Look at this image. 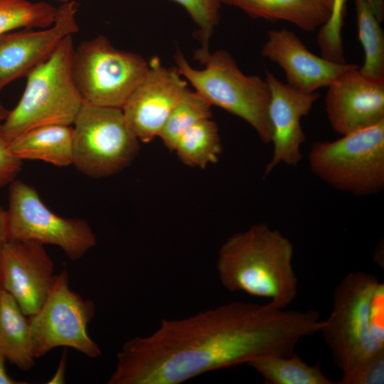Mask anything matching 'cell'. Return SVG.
<instances>
[{
    "label": "cell",
    "instance_id": "obj_32",
    "mask_svg": "<svg viewBox=\"0 0 384 384\" xmlns=\"http://www.w3.org/2000/svg\"><path fill=\"white\" fill-rule=\"evenodd\" d=\"M5 356L0 351V384H21L26 383V382H19L10 378L6 372L4 363L6 361Z\"/></svg>",
    "mask_w": 384,
    "mask_h": 384
},
{
    "label": "cell",
    "instance_id": "obj_25",
    "mask_svg": "<svg viewBox=\"0 0 384 384\" xmlns=\"http://www.w3.org/2000/svg\"><path fill=\"white\" fill-rule=\"evenodd\" d=\"M347 0H333L328 21L319 28L317 43L321 56L336 63L344 60L341 36Z\"/></svg>",
    "mask_w": 384,
    "mask_h": 384
},
{
    "label": "cell",
    "instance_id": "obj_10",
    "mask_svg": "<svg viewBox=\"0 0 384 384\" xmlns=\"http://www.w3.org/2000/svg\"><path fill=\"white\" fill-rule=\"evenodd\" d=\"M95 314L94 302L70 289L64 269L41 309L28 317L35 358L58 347L72 348L91 358L100 356L101 350L87 329Z\"/></svg>",
    "mask_w": 384,
    "mask_h": 384
},
{
    "label": "cell",
    "instance_id": "obj_26",
    "mask_svg": "<svg viewBox=\"0 0 384 384\" xmlns=\"http://www.w3.org/2000/svg\"><path fill=\"white\" fill-rule=\"evenodd\" d=\"M181 5L198 27L197 34L201 46L194 55L210 52V40L220 17V0H171Z\"/></svg>",
    "mask_w": 384,
    "mask_h": 384
},
{
    "label": "cell",
    "instance_id": "obj_11",
    "mask_svg": "<svg viewBox=\"0 0 384 384\" xmlns=\"http://www.w3.org/2000/svg\"><path fill=\"white\" fill-rule=\"evenodd\" d=\"M122 110L127 123L144 143L159 137L188 82L175 66L164 65L158 56Z\"/></svg>",
    "mask_w": 384,
    "mask_h": 384
},
{
    "label": "cell",
    "instance_id": "obj_6",
    "mask_svg": "<svg viewBox=\"0 0 384 384\" xmlns=\"http://www.w3.org/2000/svg\"><path fill=\"white\" fill-rule=\"evenodd\" d=\"M311 172L331 187L356 196L384 188V121L312 144L308 156Z\"/></svg>",
    "mask_w": 384,
    "mask_h": 384
},
{
    "label": "cell",
    "instance_id": "obj_19",
    "mask_svg": "<svg viewBox=\"0 0 384 384\" xmlns=\"http://www.w3.org/2000/svg\"><path fill=\"white\" fill-rule=\"evenodd\" d=\"M0 351L23 371L35 362L29 319L15 299L0 288Z\"/></svg>",
    "mask_w": 384,
    "mask_h": 384
},
{
    "label": "cell",
    "instance_id": "obj_29",
    "mask_svg": "<svg viewBox=\"0 0 384 384\" xmlns=\"http://www.w3.org/2000/svg\"><path fill=\"white\" fill-rule=\"evenodd\" d=\"M383 381L384 351L364 364L348 384H383Z\"/></svg>",
    "mask_w": 384,
    "mask_h": 384
},
{
    "label": "cell",
    "instance_id": "obj_4",
    "mask_svg": "<svg viewBox=\"0 0 384 384\" xmlns=\"http://www.w3.org/2000/svg\"><path fill=\"white\" fill-rule=\"evenodd\" d=\"M194 58L203 68H193L180 51L176 53V67L183 78L211 106L242 119L254 129L261 142L271 143L267 113L270 92L265 79L245 75L225 50Z\"/></svg>",
    "mask_w": 384,
    "mask_h": 384
},
{
    "label": "cell",
    "instance_id": "obj_34",
    "mask_svg": "<svg viewBox=\"0 0 384 384\" xmlns=\"http://www.w3.org/2000/svg\"><path fill=\"white\" fill-rule=\"evenodd\" d=\"M9 111L5 108L0 100V124L2 123L8 116Z\"/></svg>",
    "mask_w": 384,
    "mask_h": 384
},
{
    "label": "cell",
    "instance_id": "obj_24",
    "mask_svg": "<svg viewBox=\"0 0 384 384\" xmlns=\"http://www.w3.org/2000/svg\"><path fill=\"white\" fill-rule=\"evenodd\" d=\"M57 8L45 1L0 0V36L21 28H44L55 19Z\"/></svg>",
    "mask_w": 384,
    "mask_h": 384
},
{
    "label": "cell",
    "instance_id": "obj_1",
    "mask_svg": "<svg viewBox=\"0 0 384 384\" xmlns=\"http://www.w3.org/2000/svg\"><path fill=\"white\" fill-rule=\"evenodd\" d=\"M313 309L233 302L178 319H162L150 335L126 341L107 384H181L203 373L263 356H290L322 327Z\"/></svg>",
    "mask_w": 384,
    "mask_h": 384
},
{
    "label": "cell",
    "instance_id": "obj_35",
    "mask_svg": "<svg viewBox=\"0 0 384 384\" xmlns=\"http://www.w3.org/2000/svg\"><path fill=\"white\" fill-rule=\"evenodd\" d=\"M324 6H325L330 13L333 0H318Z\"/></svg>",
    "mask_w": 384,
    "mask_h": 384
},
{
    "label": "cell",
    "instance_id": "obj_33",
    "mask_svg": "<svg viewBox=\"0 0 384 384\" xmlns=\"http://www.w3.org/2000/svg\"><path fill=\"white\" fill-rule=\"evenodd\" d=\"M378 19L382 22L384 19V0H366Z\"/></svg>",
    "mask_w": 384,
    "mask_h": 384
},
{
    "label": "cell",
    "instance_id": "obj_12",
    "mask_svg": "<svg viewBox=\"0 0 384 384\" xmlns=\"http://www.w3.org/2000/svg\"><path fill=\"white\" fill-rule=\"evenodd\" d=\"M74 0L57 7L54 23L44 28H21L0 36V91L26 76L48 58L60 41L79 31Z\"/></svg>",
    "mask_w": 384,
    "mask_h": 384
},
{
    "label": "cell",
    "instance_id": "obj_8",
    "mask_svg": "<svg viewBox=\"0 0 384 384\" xmlns=\"http://www.w3.org/2000/svg\"><path fill=\"white\" fill-rule=\"evenodd\" d=\"M149 63L140 55L113 46L102 35L74 49L73 74L83 101L122 108L142 80Z\"/></svg>",
    "mask_w": 384,
    "mask_h": 384
},
{
    "label": "cell",
    "instance_id": "obj_9",
    "mask_svg": "<svg viewBox=\"0 0 384 384\" xmlns=\"http://www.w3.org/2000/svg\"><path fill=\"white\" fill-rule=\"evenodd\" d=\"M9 186V240L55 245L73 261L96 245V235L87 221L54 213L35 188L22 181L15 179Z\"/></svg>",
    "mask_w": 384,
    "mask_h": 384
},
{
    "label": "cell",
    "instance_id": "obj_3",
    "mask_svg": "<svg viewBox=\"0 0 384 384\" xmlns=\"http://www.w3.org/2000/svg\"><path fill=\"white\" fill-rule=\"evenodd\" d=\"M74 49L73 36H66L26 76L21 99L1 124L9 143L34 127L73 124L83 103L73 74Z\"/></svg>",
    "mask_w": 384,
    "mask_h": 384
},
{
    "label": "cell",
    "instance_id": "obj_21",
    "mask_svg": "<svg viewBox=\"0 0 384 384\" xmlns=\"http://www.w3.org/2000/svg\"><path fill=\"white\" fill-rule=\"evenodd\" d=\"M174 151L191 167L204 169L217 162L222 145L216 123L210 118L198 122L182 134Z\"/></svg>",
    "mask_w": 384,
    "mask_h": 384
},
{
    "label": "cell",
    "instance_id": "obj_5",
    "mask_svg": "<svg viewBox=\"0 0 384 384\" xmlns=\"http://www.w3.org/2000/svg\"><path fill=\"white\" fill-rule=\"evenodd\" d=\"M378 279L365 272L346 274L334 292L331 313L319 332L342 371L338 384H348L361 367L384 351L370 331L368 306Z\"/></svg>",
    "mask_w": 384,
    "mask_h": 384
},
{
    "label": "cell",
    "instance_id": "obj_20",
    "mask_svg": "<svg viewBox=\"0 0 384 384\" xmlns=\"http://www.w3.org/2000/svg\"><path fill=\"white\" fill-rule=\"evenodd\" d=\"M267 384H334L321 369L319 363L310 366L297 353L290 356H268L247 363Z\"/></svg>",
    "mask_w": 384,
    "mask_h": 384
},
{
    "label": "cell",
    "instance_id": "obj_31",
    "mask_svg": "<svg viewBox=\"0 0 384 384\" xmlns=\"http://www.w3.org/2000/svg\"><path fill=\"white\" fill-rule=\"evenodd\" d=\"M67 365L66 353H63L61 356L58 366L55 373L52 378L47 382L48 384H62L65 383V371Z\"/></svg>",
    "mask_w": 384,
    "mask_h": 384
},
{
    "label": "cell",
    "instance_id": "obj_14",
    "mask_svg": "<svg viewBox=\"0 0 384 384\" xmlns=\"http://www.w3.org/2000/svg\"><path fill=\"white\" fill-rule=\"evenodd\" d=\"M270 99L268 118L272 130V156L265 169L267 176L280 164L296 167L302 159L301 146L306 137L301 125L302 117L308 115L319 99L316 92L297 90L265 71Z\"/></svg>",
    "mask_w": 384,
    "mask_h": 384
},
{
    "label": "cell",
    "instance_id": "obj_18",
    "mask_svg": "<svg viewBox=\"0 0 384 384\" xmlns=\"http://www.w3.org/2000/svg\"><path fill=\"white\" fill-rule=\"evenodd\" d=\"M250 16L272 22L283 21L311 32L323 26L329 11L318 0H220Z\"/></svg>",
    "mask_w": 384,
    "mask_h": 384
},
{
    "label": "cell",
    "instance_id": "obj_27",
    "mask_svg": "<svg viewBox=\"0 0 384 384\" xmlns=\"http://www.w3.org/2000/svg\"><path fill=\"white\" fill-rule=\"evenodd\" d=\"M368 319L373 338L384 345V284L379 281L370 297Z\"/></svg>",
    "mask_w": 384,
    "mask_h": 384
},
{
    "label": "cell",
    "instance_id": "obj_36",
    "mask_svg": "<svg viewBox=\"0 0 384 384\" xmlns=\"http://www.w3.org/2000/svg\"><path fill=\"white\" fill-rule=\"evenodd\" d=\"M54 1L60 2V4H63V3L67 2V1H68L70 0H54Z\"/></svg>",
    "mask_w": 384,
    "mask_h": 384
},
{
    "label": "cell",
    "instance_id": "obj_23",
    "mask_svg": "<svg viewBox=\"0 0 384 384\" xmlns=\"http://www.w3.org/2000/svg\"><path fill=\"white\" fill-rule=\"evenodd\" d=\"M211 107L199 93L186 87L159 136L164 146L174 151L184 132L198 122L211 118Z\"/></svg>",
    "mask_w": 384,
    "mask_h": 384
},
{
    "label": "cell",
    "instance_id": "obj_13",
    "mask_svg": "<svg viewBox=\"0 0 384 384\" xmlns=\"http://www.w3.org/2000/svg\"><path fill=\"white\" fill-rule=\"evenodd\" d=\"M55 278L44 245L15 240L6 242L0 257V288L15 299L27 316L41 309Z\"/></svg>",
    "mask_w": 384,
    "mask_h": 384
},
{
    "label": "cell",
    "instance_id": "obj_2",
    "mask_svg": "<svg viewBox=\"0 0 384 384\" xmlns=\"http://www.w3.org/2000/svg\"><path fill=\"white\" fill-rule=\"evenodd\" d=\"M293 255L289 239L260 223L228 238L218 251L216 269L227 290L267 298L285 309L298 292Z\"/></svg>",
    "mask_w": 384,
    "mask_h": 384
},
{
    "label": "cell",
    "instance_id": "obj_15",
    "mask_svg": "<svg viewBox=\"0 0 384 384\" xmlns=\"http://www.w3.org/2000/svg\"><path fill=\"white\" fill-rule=\"evenodd\" d=\"M357 66L341 73L327 87L326 113L331 128L341 135L384 121V80L363 75Z\"/></svg>",
    "mask_w": 384,
    "mask_h": 384
},
{
    "label": "cell",
    "instance_id": "obj_22",
    "mask_svg": "<svg viewBox=\"0 0 384 384\" xmlns=\"http://www.w3.org/2000/svg\"><path fill=\"white\" fill-rule=\"evenodd\" d=\"M358 36L364 54L359 67L365 76L384 80V33L380 21L366 0H355Z\"/></svg>",
    "mask_w": 384,
    "mask_h": 384
},
{
    "label": "cell",
    "instance_id": "obj_28",
    "mask_svg": "<svg viewBox=\"0 0 384 384\" xmlns=\"http://www.w3.org/2000/svg\"><path fill=\"white\" fill-rule=\"evenodd\" d=\"M0 124V188L9 185L16 179L22 168V160L14 156L9 143L4 139Z\"/></svg>",
    "mask_w": 384,
    "mask_h": 384
},
{
    "label": "cell",
    "instance_id": "obj_7",
    "mask_svg": "<svg viewBox=\"0 0 384 384\" xmlns=\"http://www.w3.org/2000/svg\"><path fill=\"white\" fill-rule=\"evenodd\" d=\"M73 164L95 178L112 176L128 166L139 150V140L122 108L83 101L73 122Z\"/></svg>",
    "mask_w": 384,
    "mask_h": 384
},
{
    "label": "cell",
    "instance_id": "obj_30",
    "mask_svg": "<svg viewBox=\"0 0 384 384\" xmlns=\"http://www.w3.org/2000/svg\"><path fill=\"white\" fill-rule=\"evenodd\" d=\"M9 240V233L7 210L0 205V257L4 246Z\"/></svg>",
    "mask_w": 384,
    "mask_h": 384
},
{
    "label": "cell",
    "instance_id": "obj_17",
    "mask_svg": "<svg viewBox=\"0 0 384 384\" xmlns=\"http://www.w3.org/2000/svg\"><path fill=\"white\" fill-rule=\"evenodd\" d=\"M73 127L48 124L31 129L9 143L11 153L21 160H40L58 167L73 164Z\"/></svg>",
    "mask_w": 384,
    "mask_h": 384
},
{
    "label": "cell",
    "instance_id": "obj_16",
    "mask_svg": "<svg viewBox=\"0 0 384 384\" xmlns=\"http://www.w3.org/2000/svg\"><path fill=\"white\" fill-rule=\"evenodd\" d=\"M260 54L283 69L288 85L306 92L328 87L341 73L358 66L315 55L287 28L270 31Z\"/></svg>",
    "mask_w": 384,
    "mask_h": 384
}]
</instances>
